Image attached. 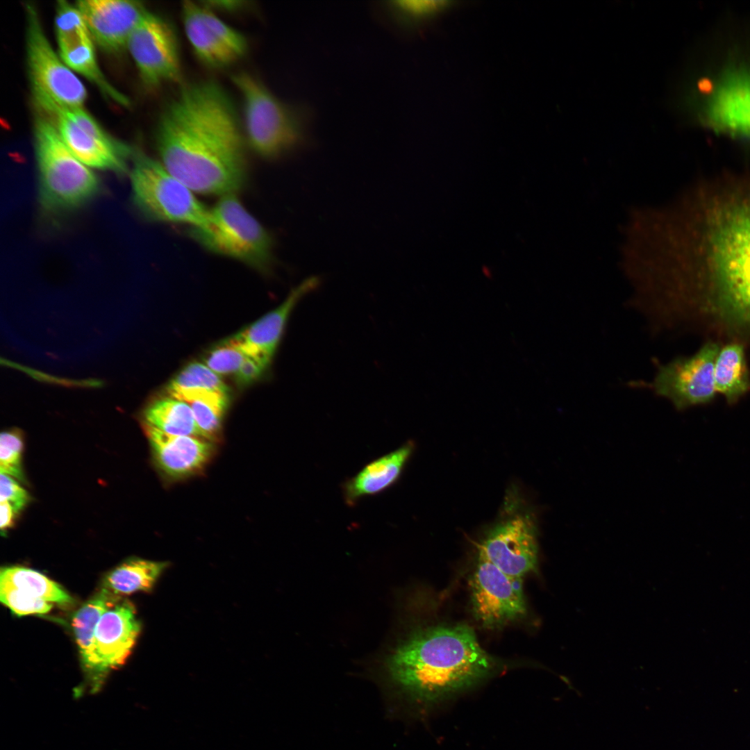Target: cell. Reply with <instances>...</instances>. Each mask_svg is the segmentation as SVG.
Returning <instances> with one entry per match:
<instances>
[{"mask_svg":"<svg viewBox=\"0 0 750 750\" xmlns=\"http://www.w3.org/2000/svg\"><path fill=\"white\" fill-rule=\"evenodd\" d=\"M160 162L192 192L236 194L247 178L242 123L222 87L212 80L183 85L160 116Z\"/></svg>","mask_w":750,"mask_h":750,"instance_id":"1","label":"cell"},{"mask_svg":"<svg viewBox=\"0 0 750 750\" xmlns=\"http://www.w3.org/2000/svg\"><path fill=\"white\" fill-rule=\"evenodd\" d=\"M390 679L411 698L433 703L467 689L494 672L497 662L465 624L416 631L388 655Z\"/></svg>","mask_w":750,"mask_h":750,"instance_id":"2","label":"cell"},{"mask_svg":"<svg viewBox=\"0 0 750 750\" xmlns=\"http://www.w3.org/2000/svg\"><path fill=\"white\" fill-rule=\"evenodd\" d=\"M710 244L719 306L750 326V204L731 206L716 216Z\"/></svg>","mask_w":750,"mask_h":750,"instance_id":"3","label":"cell"},{"mask_svg":"<svg viewBox=\"0 0 750 750\" xmlns=\"http://www.w3.org/2000/svg\"><path fill=\"white\" fill-rule=\"evenodd\" d=\"M34 144L40 199L45 210L72 209L98 193V177L71 152L55 124L46 118L35 122Z\"/></svg>","mask_w":750,"mask_h":750,"instance_id":"4","label":"cell"},{"mask_svg":"<svg viewBox=\"0 0 750 750\" xmlns=\"http://www.w3.org/2000/svg\"><path fill=\"white\" fill-rule=\"evenodd\" d=\"M190 236L210 252L224 256L262 273L274 262L271 235L243 206L235 194L221 197L208 224L190 228Z\"/></svg>","mask_w":750,"mask_h":750,"instance_id":"5","label":"cell"},{"mask_svg":"<svg viewBox=\"0 0 750 750\" xmlns=\"http://www.w3.org/2000/svg\"><path fill=\"white\" fill-rule=\"evenodd\" d=\"M243 109L246 142L258 156L274 159L295 148L303 140L299 113L278 99L252 74L242 72L232 77Z\"/></svg>","mask_w":750,"mask_h":750,"instance_id":"6","label":"cell"},{"mask_svg":"<svg viewBox=\"0 0 750 750\" xmlns=\"http://www.w3.org/2000/svg\"><path fill=\"white\" fill-rule=\"evenodd\" d=\"M131 182L133 201L151 221L185 224L189 228L208 224L210 209L160 162L134 150Z\"/></svg>","mask_w":750,"mask_h":750,"instance_id":"7","label":"cell"},{"mask_svg":"<svg viewBox=\"0 0 750 750\" xmlns=\"http://www.w3.org/2000/svg\"><path fill=\"white\" fill-rule=\"evenodd\" d=\"M26 17L28 72L35 103L52 116L65 109L82 107L87 97L85 88L54 51L34 6H26Z\"/></svg>","mask_w":750,"mask_h":750,"instance_id":"8","label":"cell"},{"mask_svg":"<svg viewBox=\"0 0 750 750\" xmlns=\"http://www.w3.org/2000/svg\"><path fill=\"white\" fill-rule=\"evenodd\" d=\"M537 528L533 512L511 489L499 517L478 545V555L507 575L522 578L537 567Z\"/></svg>","mask_w":750,"mask_h":750,"instance_id":"9","label":"cell"},{"mask_svg":"<svg viewBox=\"0 0 750 750\" xmlns=\"http://www.w3.org/2000/svg\"><path fill=\"white\" fill-rule=\"evenodd\" d=\"M719 349L717 344L708 342L692 356L658 364L650 382H633L632 385L649 389L678 410L706 403L717 392L714 367Z\"/></svg>","mask_w":750,"mask_h":750,"instance_id":"10","label":"cell"},{"mask_svg":"<svg viewBox=\"0 0 750 750\" xmlns=\"http://www.w3.org/2000/svg\"><path fill=\"white\" fill-rule=\"evenodd\" d=\"M55 126L71 152L88 167L117 174L126 172L134 149L113 138L82 107L55 115Z\"/></svg>","mask_w":750,"mask_h":750,"instance_id":"11","label":"cell"},{"mask_svg":"<svg viewBox=\"0 0 750 750\" xmlns=\"http://www.w3.org/2000/svg\"><path fill=\"white\" fill-rule=\"evenodd\" d=\"M126 47L146 85L179 81L178 40L171 25L161 17L147 11L131 33Z\"/></svg>","mask_w":750,"mask_h":750,"instance_id":"12","label":"cell"},{"mask_svg":"<svg viewBox=\"0 0 750 750\" xmlns=\"http://www.w3.org/2000/svg\"><path fill=\"white\" fill-rule=\"evenodd\" d=\"M522 578H512L478 555L470 581L473 612L485 628H497L526 612Z\"/></svg>","mask_w":750,"mask_h":750,"instance_id":"13","label":"cell"},{"mask_svg":"<svg viewBox=\"0 0 750 750\" xmlns=\"http://www.w3.org/2000/svg\"><path fill=\"white\" fill-rule=\"evenodd\" d=\"M703 119L715 131L750 138V67L727 69L706 99Z\"/></svg>","mask_w":750,"mask_h":750,"instance_id":"14","label":"cell"},{"mask_svg":"<svg viewBox=\"0 0 750 750\" xmlns=\"http://www.w3.org/2000/svg\"><path fill=\"white\" fill-rule=\"evenodd\" d=\"M91 37L108 52L127 46L128 38L148 11L138 1L83 0L76 4Z\"/></svg>","mask_w":750,"mask_h":750,"instance_id":"15","label":"cell"},{"mask_svg":"<svg viewBox=\"0 0 750 750\" xmlns=\"http://www.w3.org/2000/svg\"><path fill=\"white\" fill-rule=\"evenodd\" d=\"M140 630L135 606L128 599L122 598L101 615L95 628L94 644L106 674L126 662Z\"/></svg>","mask_w":750,"mask_h":750,"instance_id":"16","label":"cell"},{"mask_svg":"<svg viewBox=\"0 0 750 750\" xmlns=\"http://www.w3.org/2000/svg\"><path fill=\"white\" fill-rule=\"evenodd\" d=\"M310 276L293 288L278 307L267 312L234 337L249 356L270 365L283 335L288 320L299 301L319 285Z\"/></svg>","mask_w":750,"mask_h":750,"instance_id":"17","label":"cell"},{"mask_svg":"<svg viewBox=\"0 0 750 750\" xmlns=\"http://www.w3.org/2000/svg\"><path fill=\"white\" fill-rule=\"evenodd\" d=\"M144 428L156 463L171 478L197 472L212 455L213 447L207 439L170 435L146 424Z\"/></svg>","mask_w":750,"mask_h":750,"instance_id":"18","label":"cell"},{"mask_svg":"<svg viewBox=\"0 0 750 750\" xmlns=\"http://www.w3.org/2000/svg\"><path fill=\"white\" fill-rule=\"evenodd\" d=\"M414 447V443L408 441L368 463L347 479L342 485L345 502L353 506L361 498L378 494L392 486L399 479Z\"/></svg>","mask_w":750,"mask_h":750,"instance_id":"19","label":"cell"},{"mask_svg":"<svg viewBox=\"0 0 750 750\" xmlns=\"http://www.w3.org/2000/svg\"><path fill=\"white\" fill-rule=\"evenodd\" d=\"M122 597L102 588L74 614L72 626L85 671L94 681L106 675L98 657L94 633L101 615Z\"/></svg>","mask_w":750,"mask_h":750,"instance_id":"20","label":"cell"},{"mask_svg":"<svg viewBox=\"0 0 750 750\" xmlns=\"http://www.w3.org/2000/svg\"><path fill=\"white\" fill-rule=\"evenodd\" d=\"M181 17L185 35L194 54L206 66L223 68L240 59L204 20L201 5L183 1Z\"/></svg>","mask_w":750,"mask_h":750,"instance_id":"21","label":"cell"},{"mask_svg":"<svg viewBox=\"0 0 750 750\" xmlns=\"http://www.w3.org/2000/svg\"><path fill=\"white\" fill-rule=\"evenodd\" d=\"M166 567V562L133 558L109 572L103 588L119 597L150 591Z\"/></svg>","mask_w":750,"mask_h":750,"instance_id":"22","label":"cell"},{"mask_svg":"<svg viewBox=\"0 0 750 750\" xmlns=\"http://www.w3.org/2000/svg\"><path fill=\"white\" fill-rule=\"evenodd\" d=\"M714 380L716 392L730 402L749 390V375L742 344L732 343L719 349L715 362Z\"/></svg>","mask_w":750,"mask_h":750,"instance_id":"23","label":"cell"},{"mask_svg":"<svg viewBox=\"0 0 750 750\" xmlns=\"http://www.w3.org/2000/svg\"><path fill=\"white\" fill-rule=\"evenodd\" d=\"M144 417L146 425L165 433L203 438L190 406L170 396L153 401Z\"/></svg>","mask_w":750,"mask_h":750,"instance_id":"24","label":"cell"},{"mask_svg":"<svg viewBox=\"0 0 750 750\" xmlns=\"http://www.w3.org/2000/svg\"><path fill=\"white\" fill-rule=\"evenodd\" d=\"M60 57L67 66L94 83L108 98L122 106L129 100L106 79L99 66L92 38L59 47Z\"/></svg>","mask_w":750,"mask_h":750,"instance_id":"25","label":"cell"},{"mask_svg":"<svg viewBox=\"0 0 750 750\" xmlns=\"http://www.w3.org/2000/svg\"><path fill=\"white\" fill-rule=\"evenodd\" d=\"M0 580L11 583L29 595L52 603L67 606L74 601L59 584L30 568L19 566L2 567Z\"/></svg>","mask_w":750,"mask_h":750,"instance_id":"26","label":"cell"},{"mask_svg":"<svg viewBox=\"0 0 750 750\" xmlns=\"http://www.w3.org/2000/svg\"><path fill=\"white\" fill-rule=\"evenodd\" d=\"M169 396L184 402L210 392L228 393V388L219 376L204 363L193 362L185 366L167 387Z\"/></svg>","mask_w":750,"mask_h":750,"instance_id":"27","label":"cell"},{"mask_svg":"<svg viewBox=\"0 0 750 750\" xmlns=\"http://www.w3.org/2000/svg\"><path fill=\"white\" fill-rule=\"evenodd\" d=\"M185 403L191 408L201 436L207 440L215 437L221 428L228 403V393L215 392L199 394Z\"/></svg>","mask_w":750,"mask_h":750,"instance_id":"28","label":"cell"},{"mask_svg":"<svg viewBox=\"0 0 750 750\" xmlns=\"http://www.w3.org/2000/svg\"><path fill=\"white\" fill-rule=\"evenodd\" d=\"M55 28L58 47L92 38L76 6H73L66 1L57 2Z\"/></svg>","mask_w":750,"mask_h":750,"instance_id":"29","label":"cell"},{"mask_svg":"<svg viewBox=\"0 0 750 750\" xmlns=\"http://www.w3.org/2000/svg\"><path fill=\"white\" fill-rule=\"evenodd\" d=\"M248 356L233 336L212 349L204 357L203 363L219 375L235 374Z\"/></svg>","mask_w":750,"mask_h":750,"instance_id":"30","label":"cell"},{"mask_svg":"<svg viewBox=\"0 0 750 750\" xmlns=\"http://www.w3.org/2000/svg\"><path fill=\"white\" fill-rule=\"evenodd\" d=\"M0 599L19 617L47 613L53 604L29 595L3 580H0Z\"/></svg>","mask_w":750,"mask_h":750,"instance_id":"31","label":"cell"},{"mask_svg":"<svg viewBox=\"0 0 750 750\" xmlns=\"http://www.w3.org/2000/svg\"><path fill=\"white\" fill-rule=\"evenodd\" d=\"M24 443L17 430L2 432L0 438V472L19 481L24 479L22 457Z\"/></svg>","mask_w":750,"mask_h":750,"instance_id":"32","label":"cell"},{"mask_svg":"<svg viewBox=\"0 0 750 750\" xmlns=\"http://www.w3.org/2000/svg\"><path fill=\"white\" fill-rule=\"evenodd\" d=\"M29 500L30 496L28 492L13 477L1 473L0 501L9 502L20 512Z\"/></svg>","mask_w":750,"mask_h":750,"instance_id":"33","label":"cell"},{"mask_svg":"<svg viewBox=\"0 0 750 750\" xmlns=\"http://www.w3.org/2000/svg\"><path fill=\"white\" fill-rule=\"evenodd\" d=\"M444 3L438 1H393L390 7L398 15L408 18L433 12Z\"/></svg>","mask_w":750,"mask_h":750,"instance_id":"34","label":"cell"},{"mask_svg":"<svg viewBox=\"0 0 750 750\" xmlns=\"http://www.w3.org/2000/svg\"><path fill=\"white\" fill-rule=\"evenodd\" d=\"M269 367L261 360L248 356L235 374L236 383L240 387H245L254 383Z\"/></svg>","mask_w":750,"mask_h":750,"instance_id":"35","label":"cell"},{"mask_svg":"<svg viewBox=\"0 0 750 750\" xmlns=\"http://www.w3.org/2000/svg\"><path fill=\"white\" fill-rule=\"evenodd\" d=\"M0 528L1 534L3 535L11 528L15 519L19 511L12 504L6 501H0Z\"/></svg>","mask_w":750,"mask_h":750,"instance_id":"36","label":"cell"}]
</instances>
